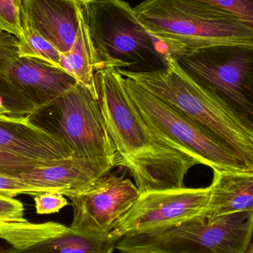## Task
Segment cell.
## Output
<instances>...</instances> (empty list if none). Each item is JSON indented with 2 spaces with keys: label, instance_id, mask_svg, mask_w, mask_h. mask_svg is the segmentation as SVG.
<instances>
[{
  "label": "cell",
  "instance_id": "26",
  "mask_svg": "<svg viewBox=\"0 0 253 253\" xmlns=\"http://www.w3.org/2000/svg\"><path fill=\"white\" fill-rule=\"evenodd\" d=\"M253 253V237L252 241H251V244H250L249 247H248V250H247L246 253Z\"/></svg>",
  "mask_w": 253,
  "mask_h": 253
},
{
  "label": "cell",
  "instance_id": "25",
  "mask_svg": "<svg viewBox=\"0 0 253 253\" xmlns=\"http://www.w3.org/2000/svg\"><path fill=\"white\" fill-rule=\"evenodd\" d=\"M19 40L11 34L0 31V60L17 56ZM0 112L4 115L12 114L11 110L4 105L0 99Z\"/></svg>",
  "mask_w": 253,
  "mask_h": 253
},
{
  "label": "cell",
  "instance_id": "29",
  "mask_svg": "<svg viewBox=\"0 0 253 253\" xmlns=\"http://www.w3.org/2000/svg\"><path fill=\"white\" fill-rule=\"evenodd\" d=\"M4 115V114H2V113L0 112V116Z\"/></svg>",
  "mask_w": 253,
  "mask_h": 253
},
{
  "label": "cell",
  "instance_id": "5",
  "mask_svg": "<svg viewBox=\"0 0 253 253\" xmlns=\"http://www.w3.org/2000/svg\"><path fill=\"white\" fill-rule=\"evenodd\" d=\"M169 55L253 131V44H216Z\"/></svg>",
  "mask_w": 253,
  "mask_h": 253
},
{
  "label": "cell",
  "instance_id": "17",
  "mask_svg": "<svg viewBox=\"0 0 253 253\" xmlns=\"http://www.w3.org/2000/svg\"><path fill=\"white\" fill-rule=\"evenodd\" d=\"M59 68L75 79L77 83L98 96L96 62L83 10L80 31L71 50L61 54Z\"/></svg>",
  "mask_w": 253,
  "mask_h": 253
},
{
  "label": "cell",
  "instance_id": "22",
  "mask_svg": "<svg viewBox=\"0 0 253 253\" xmlns=\"http://www.w3.org/2000/svg\"><path fill=\"white\" fill-rule=\"evenodd\" d=\"M43 193L42 189L19 176L0 174V195L15 197L19 195L35 196Z\"/></svg>",
  "mask_w": 253,
  "mask_h": 253
},
{
  "label": "cell",
  "instance_id": "14",
  "mask_svg": "<svg viewBox=\"0 0 253 253\" xmlns=\"http://www.w3.org/2000/svg\"><path fill=\"white\" fill-rule=\"evenodd\" d=\"M121 238L84 234L53 221L44 222L37 232L15 236L7 253H113Z\"/></svg>",
  "mask_w": 253,
  "mask_h": 253
},
{
  "label": "cell",
  "instance_id": "8",
  "mask_svg": "<svg viewBox=\"0 0 253 253\" xmlns=\"http://www.w3.org/2000/svg\"><path fill=\"white\" fill-rule=\"evenodd\" d=\"M124 83L132 102L158 135L191 153L212 170L251 172L225 146L176 110L130 79L124 77Z\"/></svg>",
  "mask_w": 253,
  "mask_h": 253
},
{
  "label": "cell",
  "instance_id": "10",
  "mask_svg": "<svg viewBox=\"0 0 253 253\" xmlns=\"http://www.w3.org/2000/svg\"><path fill=\"white\" fill-rule=\"evenodd\" d=\"M77 83L63 70L37 58L17 55L0 60V84L29 116L50 108Z\"/></svg>",
  "mask_w": 253,
  "mask_h": 253
},
{
  "label": "cell",
  "instance_id": "7",
  "mask_svg": "<svg viewBox=\"0 0 253 253\" xmlns=\"http://www.w3.org/2000/svg\"><path fill=\"white\" fill-rule=\"evenodd\" d=\"M50 128L58 134L74 156L99 178L117 166V153L107 128L99 96L77 83L50 108Z\"/></svg>",
  "mask_w": 253,
  "mask_h": 253
},
{
  "label": "cell",
  "instance_id": "15",
  "mask_svg": "<svg viewBox=\"0 0 253 253\" xmlns=\"http://www.w3.org/2000/svg\"><path fill=\"white\" fill-rule=\"evenodd\" d=\"M19 177L44 193L56 192L68 198L87 190L99 178L75 156L34 168L22 172Z\"/></svg>",
  "mask_w": 253,
  "mask_h": 253
},
{
  "label": "cell",
  "instance_id": "1",
  "mask_svg": "<svg viewBox=\"0 0 253 253\" xmlns=\"http://www.w3.org/2000/svg\"><path fill=\"white\" fill-rule=\"evenodd\" d=\"M98 96L117 153V166L127 169L141 193L184 187L189 170L202 162L158 135L143 118L116 68L96 71Z\"/></svg>",
  "mask_w": 253,
  "mask_h": 253
},
{
  "label": "cell",
  "instance_id": "27",
  "mask_svg": "<svg viewBox=\"0 0 253 253\" xmlns=\"http://www.w3.org/2000/svg\"><path fill=\"white\" fill-rule=\"evenodd\" d=\"M75 1H78L80 4H85L89 2H92V1H96V0H75Z\"/></svg>",
  "mask_w": 253,
  "mask_h": 253
},
{
  "label": "cell",
  "instance_id": "6",
  "mask_svg": "<svg viewBox=\"0 0 253 253\" xmlns=\"http://www.w3.org/2000/svg\"><path fill=\"white\" fill-rule=\"evenodd\" d=\"M253 237V212L209 218L201 215L179 225L126 236L121 253H245Z\"/></svg>",
  "mask_w": 253,
  "mask_h": 253
},
{
  "label": "cell",
  "instance_id": "19",
  "mask_svg": "<svg viewBox=\"0 0 253 253\" xmlns=\"http://www.w3.org/2000/svg\"><path fill=\"white\" fill-rule=\"evenodd\" d=\"M212 6L240 21L253 33V0H190Z\"/></svg>",
  "mask_w": 253,
  "mask_h": 253
},
{
  "label": "cell",
  "instance_id": "4",
  "mask_svg": "<svg viewBox=\"0 0 253 253\" xmlns=\"http://www.w3.org/2000/svg\"><path fill=\"white\" fill-rule=\"evenodd\" d=\"M141 23L168 47L190 50L216 44H253V33L219 9L190 0H144L134 7Z\"/></svg>",
  "mask_w": 253,
  "mask_h": 253
},
{
  "label": "cell",
  "instance_id": "3",
  "mask_svg": "<svg viewBox=\"0 0 253 253\" xmlns=\"http://www.w3.org/2000/svg\"><path fill=\"white\" fill-rule=\"evenodd\" d=\"M84 19L98 68L150 72L168 66V46L155 37L123 0L83 4Z\"/></svg>",
  "mask_w": 253,
  "mask_h": 253
},
{
  "label": "cell",
  "instance_id": "13",
  "mask_svg": "<svg viewBox=\"0 0 253 253\" xmlns=\"http://www.w3.org/2000/svg\"><path fill=\"white\" fill-rule=\"evenodd\" d=\"M83 14V4L75 0H23L22 25L65 54L75 43Z\"/></svg>",
  "mask_w": 253,
  "mask_h": 253
},
{
  "label": "cell",
  "instance_id": "9",
  "mask_svg": "<svg viewBox=\"0 0 253 253\" xmlns=\"http://www.w3.org/2000/svg\"><path fill=\"white\" fill-rule=\"evenodd\" d=\"M211 193V185L141 193L112 233L122 239L179 225L205 213Z\"/></svg>",
  "mask_w": 253,
  "mask_h": 253
},
{
  "label": "cell",
  "instance_id": "20",
  "mask_svg": "<svg viewBox=\"0 0 253 253\" xmlns=\"http://www.w3.org/2000/svg\"><path fill=\"white\" fill-rule=\"evenodd\" d=\"M23 0H0V31L23 39L22 25Z\"/></svg>",
  "mask_w": 253,
  "mask_h": 253
},
{
  "label": "cell",
  "instance_id": "28",
  "mask_svg": "<svg viewBox=\"0 0 253 253\" xmlns=\"http://www.w3.org/2000/svg\"><path fill=\"white\" fill-rule=\"evenodd\" d=\"M0 253H6V250L3 249L2 248L0 247Z\"/></svg>",
  "mask_w": 253,
  "mask_h": 253
},
{
  "label": "cell",
  "instance_id": "23",
  "mask_svg": "<svg viewBox=\"0 0 253 253\" xmlns=\"http://www.w3.org/2000/svg\"><path fill=\"white\" fill-rule=\"evenodd\" d=\"M26 221L23 204L13 197L0 195V226Z\"/></svg>",
  "mask_w": 253,
  "mask_h": 253
},
{
  "label": "cell",
  "instance_id": "16",
  "mask_svg": "<svg viewBox=\"0 0 253 253\" xmlns=\"http://www.w3.org/2000/svg\"><path fill=\"white\" fill-rule=\"evenodd\" d=\"M211 187V201L205 216L253 212V172L213 170Z\"/></svg>",
  "mask_w": 253,
  "mask_h": 253
},
{
  "label": "cell",
  "instance_id": "2",
  "mask_svg": "<svg viewBox=\"0 0 253 253\" xmlns=\"http://www.w3.org/2000/svg\"><path fill=\"white\" fill-rule=\"evenodd\" d=\"M176 110L230 150L253 172V131L215 95L169 56L168 66L150 72L117 70Z\"/></svg>",
  "mask_w": 253,
  "mask_h": 253
},
{
  "label": "cell",
  "instance_id": "11",
  "mask_svg": "<svg viewBox=\"0 0 253 253\" xmlns=\"http://www.w3.org/2000/svg\"><path fill=\"white\" fill-rule=\"evenodd\" d=\"M140 194L135 184L124 175L106 174L87 190L69 198L74 211L70 227L84 234L108 236Z\"/></svg>",
  "mask_w": 253,
  "mask_h": 253
},
{
  "label": "cell",
  "instance_id": "12",
  "mask_svg": "<svg viewBox=\"0 0 253 253\" xmlns=\"http://www.w3.org/2000/svg\"><path fill=\"white\" fill-rule=\"evenodd\" d=\"M0 151L37 161L54 162L74 157L71 149L54 131L29 117L0 116Z\"/></svg>",
  "mask_w": 253,
  "mask_h": 253
},
{
  "label": "cell",
  "instance_id": "21",
  "mask_svg": "<svg viewBox=\"0 0 253 253\" xmlns=\"http://www.w3.org/2000/svg\"><path fill=\"white\" fill-rule=\"evenodd\" d=\"M54 162H37L0 151V174L19 176L22 172Z\"/></svg>",
  "mask_w": 253,
  "mask_h": 253
},
{
  "label": "cell",
  "instance_id": "18",
  "mask_svg": "<svg viewBox=\"0 0 253 253\" xmlns=\"http://www.w3.org/2000/svg\"><path fill=\"white\" fill-rule=\"evenodd\" d=\"M22 30L24 37L19 41L18 56L37 58L59 68L61 53L34 30L28 27Z\"/></svg>",
  "mask_w": 253,
  "mask_h": 253
},
{
  "label": "cell",
  "instance_id": "24",
  "mask_svg": "<svg viewBox=\"0 0 253 253\" xmlns=\"http://www.w3.org/2000/svg\"><path fill=\"white\" fill-rule=\"evenodd\" d=\"M34 197L36 211L40 215L56 213L68 205L65 196L56 192L40 193Z\"/></svg>",
  "mask_w": 253,
  "mask_h": 253
}]
</instances>
